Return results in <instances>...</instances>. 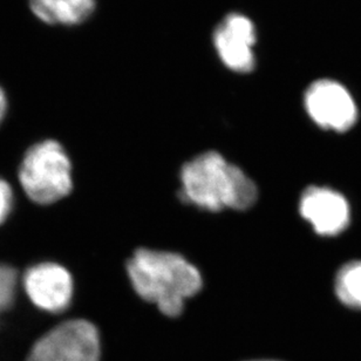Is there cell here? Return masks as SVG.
I'll use <instances>...</instances> for the list:
<instances>
[{"instance_id":"obj_1","label":"cell","mask_w":361,"mask_h":361,"mask_svg":"<svg viewBox=\"0 0 361 361\" xmlns=\"http://www.w3.org/2000/svg\"><path fill=\"white\" fill-rule=\"evenodd\" d=\"M136 293L168 317L183 312L184 302L201 291V272L183 256L168 251L139 249L127 263Z\"/></svg>"},{"instance_id":"obj_2","label":"cell","mask_w":361,"mask_h":361,"mask_svg":"<svg viewBox=\"0 0 361 361\" xmlns=\"http://www.w3.org/2000/svg\"><path fill=\"white\" fill-rule=\"evenodd\" d=\"M180 182L182 201L209 212L226 208L242 212L257 201L254 180L216 152L201 154L184 164Z\"/></svg>"},{"instance_id":"obj_3","label":"cell","mask_w":361,"mask_h":361,"mask_svg":"<svg viewBox=\"0 0 361 361\" xmlns=\"http://www.w3.org/2000/svg\"><path fill=\"white\" fill-rule=\"evenodd\" d=\"M71 161L63 146L47 140L37 143L25 155L19 180L25 192L39 204H51L72 190Z\"/></svg>"},{"instance_id":"obj_4","label":"cell","mask_w":361,"mask_h":361,"mask_svg":"<svg viewBox=\"0 0 361 361\" xmlns=\"http://www.w3.org/2000/svg\"><path fill=\"white\" fill-rule=\"evenodd\" d=\"M100 336L87 320H68L42 336L26 361H99Z\"/></svg>"},{"instance_id":"obj_5","label":"cell","mask_w":361,"mask_h":361,"mask_svg":"<svg viewBox=\"0 0 361 361\" xmlns=\"http://www.w3.org/2000/svg\"><path fill=\"white\" fill-rule=\"evenodd\" d=\"M310 118L320 128L348 132L358 120V108L351 93L341 82L320 79L310 85L304 95Z\"/></svg>"},{"instance_id":"obj_6","label":"cell","mask_w":361,"mask_h":361,"mask_svg":"<svg viewBox=\"0 0 361 361\" xmlns=\"http://www.w3.org/2000/svg\"><path fill=\"white\" fill-rule=\"evenodd\" d=\"M214 45L219 59L229 70L237 73H249L254 70L256 28L247 16H226L215 30Z\"/></svg>"},{"instance_id":"obj_7","label":"cell","mask_w":361,"mask_h":361,"mask_svg":"<svg viewBox=\"0 0 361 361\" xmlns=\"http://www.w3.org/2000/svg\"><path fill=\"white\" fill-rule=\"evenodd\" d=\"M299 212L320 236H337L351 221L346 198L330 188H307L299 202Z\"/></svg>"},{"instance_id":"obj_8","label":"cell","mask_w":361,"mask_h":361,"mask_svg":"<svg viewBox=\"0 0 361 361\" xmlns=\"http://www.w3.org/2000/svg\"><path fill=\"white\" fill-rule=\"evenodd\" d=\"M24 288L39 309L59 313L70 306L73 295V279L61 265L44 263L26 271Z\"/></svg>"},{"instance_id":"obj_9","label":"cell","mask_w":361,"mask_h":361,"mask_svg":"<svg viewBox=\"0 0 361 361\" xmlns=\"http://www.w3.org/2000/svg\"><path fill=\"white\" fill-rule=\"evenodd\" d=\"M32 13L49 25L74 26L93 14L95 0H28Z\"/></svg>"},{"instance_id":"obj_10","label":"cell","mask_w":361,"mask_h":361,"mask_svg":"<svg viewBox=\"0 0 361 361\" xmlns=\"http://www.w3.org/2000/svg\"><path fill=\"white\" fill-rule=\"evenodd\" d=\"M338 299L351 309L361 310V262L343 265L334 281Z\"/></svg>"},{"instance_id":"obj_11","label":"cell","mask_w":361,"mask_h":361,"mask_svg":"<svg viewBox=\"0 0 361 361\" xmlns=\"http://www.w3.org/2000/svg\"><path fill=\"white\" fill-rule=\"evenodd\" d=\"M17 288V272L7 265H0V313L13 302Z\"/></svg>"},{"instance_id":"obj_12","label":"cell","mask_w":361,"mask_h":361,"mask_svg":"<svg viewBox=\"0 0 361 361\" xmlns=\"http://www.w3.org/2000/svg\"><path fill=\"white\" fill-rule=\"evenodd\" d=\"M13 204L12 189L6 180L0 178V224L7 219Z\"/></svg>"},{"instance_id":"obj_13","label":"cell","mask_w":361,"mask_h":361,"mask_svg":"<svg viewBox=\"0 0 361 361\" xmlns=\"http://www.w3.org/2000/svg\"><path fill=\"white\" fill-rule=\"evenodd\" d=\"M7 111V97L4 88L0 86V123L3 122Z\"/></svg>"},{"instance_id":"obj_14","label":"cell","mask_w":361,"mask_h":361,"mask_svg":"<svg viewBox=\"0 0 361 361\" xmlns=\"http://www.w3.org/2000/svg\"><path fill=\"white\" fill-rule=\"evenodd\" d=\"M258 361H276V360H258Z\"/></svg>"}]
</instances>
